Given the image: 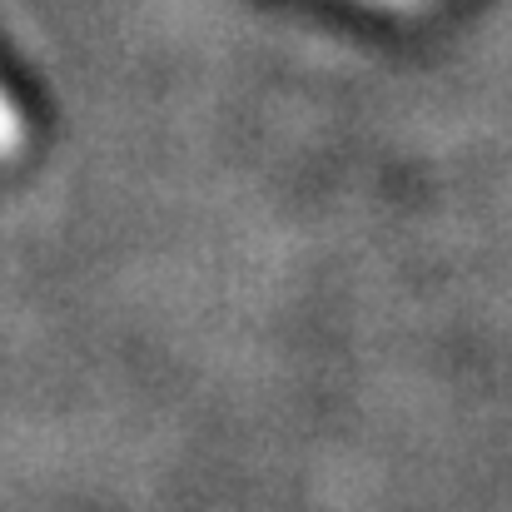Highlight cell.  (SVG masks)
I'll return each mask as SVG.
<instances>
[{"mask_svg": "<svg viewBox=\"0 0 512 512\" xmlns=\"http://www.w3.org/2000/svg\"><path fill=\"white\" fill-rule=\"evenodd\" d=\"M383 5H418V0H383Z\"/></svg>", "mask_w": 512, "mask_h": 512, "instance_id": "7a4b0ae2", "label": "cell"}, {"mask_svg": "<svg viewBox=\"0 0 512 512\" xmlns=\"http://www.w3.org/2000/svg\"><path fill=\"white\" fill-rule=\"evenodd\" d=\"M20 145H25V120H20L15 100H10L5 85H0V160H10Z\"/></svg>", "mask_w": 512, "mask_h": 512, "instance_id": "6da1fadb", "label": "cell"}]
</instances>
